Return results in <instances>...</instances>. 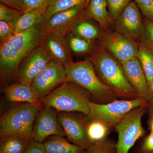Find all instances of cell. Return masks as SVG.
Returning <instances> with one entry per match:
<instances>
[{
    "label": "cell",
    "mask_w": 153,
    "mask_h": 153,
    "mask_svg": "<svg viewBox=\"0 0 153 153\" xmlns=\"http://www.w3.org/2000/svg\"><path fill=\"white\" fill-rule=\"evenodd\" d=\"M44 22L33 27L16 32L0 46V74L1 79L16 75L22 60L33 49L41 46L46 33Z\"/></svg>",
    "instance_id": "cell-1"
},
{
    "label": "cell",
    "mask_w": 153,
    "mask_h": 153,
    "mask_svg": "<svg viewBox=\"0 0 153 153\" xmlns=\"http://www.w3.org/2000/svg\"><path fill=\"white\" fill-rule=\"evenodd\" d=\"M88 59L101 81L117 97L126 100L139 98L129 82L121 63L102 47L100 46L96 48Z\"/></svg>",
    "instance_id": "cell-2"
},
{
    "label": "cell",
    "mask_w": 153,
    "mask_h": 153,
    "mask_svg": "<svg viewBox=\"0 0 153 153\" xmlns=\"http://www.w3.org/2000/svg\"><path fill=\"white\" fill-rule=\"evenodd\" d=\"M91 94L89 91L71 81H66L42 99L44 105L58 112L89 113Z\"/></svg>",
    "instance_id": "cell-3"
},
{
    "label": "cell",
    "mask_w": 153,
    "mask_h": 153,
    "mask_svg": "<svg viewBox=\"0 0 153 153\" xmlns=\"http://www.w3.org/2000/svg\"><path fill=\"white\" fill-rule=\"evenodd\" d=\"M66 81L74 82L89 91L97 100L111 102L117 97L104 84L96 72L88 58L77 62H72L65 66Z\"/></svg>",
    "instance_id": "cell-4"
},
{
    "label": "cell",
    "mask_w": 153,
    "mask_h": 153,
    "mask_svg": "<svg viewBox=\"0 0 153 153\" xmlns=\"http://www.w3.org/2000/svg\"><path fill=\"white\" fill-rule=\"evenodd\" d=\"M40 109L27 103L9 110L1 118L0 136H18L33 138V125Z\"/></svg>",
    "instance_id": "cell-5"
},
{
    "label": "cell",
    "mask_w": 153,
    "mask_h": 153,
    "mask_svg": "<svg viewBox=\"0 0 153 153\" xmlns=\"http://www.w3.org/2000/svg\"><path fill=\"white\" fill-rule=\"evenodd\" d=\"M149 103L141 99L114 100L100 104L91 102L89 113L86 116L87 122L98 120L111 128L115 126L129 112L139 107L148 106Z\"/></svg>",
    "instance_id": "cell-6"
},
{
    "label": "cell",
    "mask_w": 153,
    "mask_h": 153,
    "mask_svg": "<svg viewBox=\"0 0 153 153\" xmlns=\"http://www.w3.org/2000/svg\"><path fill=\"white\" fill-rule=\"evenodd\" d=\"M148 106L136 108L123 118L114 128L118 135L116 153H129L136 142L145 135L142 119Z\"/></svg>",
    "instance_id": "cell-7"
},
{
    "label": "cell",
    "mask_w": 153,
    "mask_h": 153,
    "mask_svg": "<svg viewBox=\"0 0 153 153\" xmlns=\"http://www.w3.org/2000/svg\"><path fill=\"white\" fill-rule=\"evenodd\" d=\"M100 46L121 63L137 57V42L115 31L104 32L100 39Z\"/></svg>",
    "instance_id": "cell-8"
},
{
    "label": "cell",
    "mask_w": 153,
    "mask_h": 153,
    "mask_svg": "<svg viewBox=\"0 0 153 153\" xmlns=\"http://www.w3.org/2000/svg\"><path fill=\"white\" fill-rule=\"evenodd\" d=\"M114 31L138 43L145 33L143 16L136 4L132 0L113 24Z\"/></svg>",
    "instance_id": "cell-9"
},
{
    "label": "cell",
    "mask_w": 153,
    "mask_h": 153,
    "mask_svg": "<svg viewBox=\"0 0 153 153\" xmlns=\"http://www.w3.org/2000/svg\"><path fill=\"white\" fill-rule=\"evenodd\" d=\"M65 66L52 60L36 76L31 85L42 100L66 81Z\"/></svg>",
    "instance_id": "cell-10"
},
{
    "label": "cell",
    "mask_w": 153,
    "mask_h": 153,
    "mask_svg": "<svg viewBox=\"0 0 153 153\" xmlns=\"http://www.w3.org/2000/svg\"><path fill=\"white\" fill-rule=\"evenodd\" d=\"M58 120L70 142L87 150L94 144L88 136L86 118L72 112H58Z\"/></svg>",
    "instance_id": "cell-11"
},
{
    "label": "cell",
    "mask_w": 153,
    "mask_h": 153,
    "mask_svg": "<svg viewBox=\"0 0 153 153\" xmlns=\"http://www.w3.org/2000/svg\"><path fill=\"white\" fill-rule=\"evenodd\" d=\"M52 136H66L54 109L44 105L39 110L33 125L32 137L38 142L43 143Z\"/></svg>",
    "instance_id": "cell-12"
},
{
    "label": "cell",
    "mask_w": 153,
    "mask_h": 153,
    "mask_svg": "<svg viewBox=\"0 0 153 153\" xmlns=\"http://www.w3.org/2000/svg\"><path fill=\"white\" fill-rule=\"evenodd\" d=\"M52 60L41 46L33 49L19 64L16 73L19 83L31 85L38 73Z\"/></svg>",
    "instance_id": "cell-13"
},
{
    "label": "cell",
    "mask_w": 153,
    "mask_h": 153,
    "mask_svg": "<svg viewBox=\"0 0 153 153\" xmlns=\"http://www.w3.org/2000/svg\"><path fill=\"white\" fill-rule=\"evenodd\" d=\"M86 7L77 6L54 14L43 23L44 28L48 32H53L66 37L71 33L74 24L83 16Z\"/></svg>",
    "instance_id": "cell-14"
},
{
    "label": "cell",
    "mask_w": 153,
    "mask_h": 153,
    "mask_svg": "<svg viewBox=\"0 0 153 153\" xmlns=\"http://www.w3.org/2000/svg\"><path fill=\"white\" fill-rule=\"evenodd\" d=\"M41 46L45 49L52 60L64 66L73 62L71 50L66 37L64 36L47 31Z\"/></svg>",
    "instance_id": "cell-15"
},
{
    "label": "cell",
    "mask_w": 153,
    "mask_h": 153,
    "mask_svg": "<svg viewBox=\"0 0 153 153\" xmlns=\"http://www.w3.org/2000/svg\"><path fill=\"white\" fill-rule=\"evenodd\" d=\"M129 82L137 94L139 98L150 102V89L146 77L137 57L121 63Z\"/></svg>",
    "instance_id": "cell-16"
},
{
    "label": "cell",
    "mask_w": 153,
    "mask_h": 153,
    "mask_svg": "<svg viewBox=\"0 0 153 153\" xmlns=\"http://www.w3.org/2000/svg\"><path fill=\"white\" fill-rule=\"evenodd\" d=\"M6 98L13 102H26L35 105L40 109L44 105L31 85L15 83L6 86L3 90Z\"/></svg>",
    "instance_id": "cell-17"
},
{
    "label": "cell",
    "mask_w": 153,
    "mask_h": 153,
    "mask_svg": "<svg viewBox=\"0 0 153 153\" xmlns=\"http://www.w3.org/2000/svg\"><path fill=\"white\" fill-rule=\"evenodd\" d=\"M106 0H89L83 16L94 20L104 32H109V19Z\"/></svg>",
    "instance_id": "cell-18"
},
{
    "label": "cell",
    "mask_w": 153,
    "mask_h": 153,
    "mask_svg": "<svg viewBox=\"0 0 153 153\" xmlns=\"http://www.w3.org/2000/svg\"><path fill=\"white\" fill-rule=\"evenodd\" d=\"M43 144L47 153H87L84 149L60 136L49 137Z\"/></svg>",
    "instance_id": "cell-19"
},
{
    "label": "cell",
    "mask_w": 153,
    "mask_h": 153,
    "mask_svg": "<svg viewBox=\"0 0 153 153\" xmlns=\"http://www.w3.org/2000/svg\"><path fill=\"white\" fill-rule=\"evenodd\" d=\"M49 4L45 5L34 10L23 13L13 25H11V27L15 32H19L28 30L40 23L44 22Z\"/></svg>",
    "instance_id": "cell-20"
},
{
    "label": "cell",
    "mask_w": 153,
    "mask_h": 153,
    "mask_svg": "<svg viewBox=\"0 0 153 153\" xmlns=\"http://www.w3.org/2000/svg\"><path fill=\"white\" fill-rule=\"evenodd\" d=\"M91 19L82 16L74 24L71 29V33L75 36L94 42L100 39L103 33H102L90 20Z\"/></svg>",
    "instance_id": "cell-21"
},
{
    "label": "cell",
    "mask_w": 153,
    "mask_h": 153,
    "mask_svg": "<svg viewBox=\"0 0 153 153\" xmlns=\"http://www.w3.org/2000/svg\"><path fill=\"white\" fill-rule=\"evenodd\" d=\"M137 58L146 77L149 86L153 80V48L145 41L138 43Z\"/></svg>",
    "instance_id": "cell-22"
},
{
    "label": "cell",
    "mask_w": 153,
    "mask_h": 153,
    "mask_svg": "<svg viewBox=\"0 0 153 153\" xmlns=\"http://www.w3.org/2000/svg\"><path fill=\"white\" fill-rule=\"evenodd\" d=\"M33 138L8 136L1 137L0 152L24 153Z\"/></svg>",
    "instance_id": "cell-23"
},
{
    "label": "cell",
    "mask_w": 153,
    "mask_h": 153,
    "mask_svg": "<svg viewBox=\"0 0 153 153\" xmlns=\"http://www.w3.org/2000/svg\"><path fill=\"white\" fill-rule=\"evenodd\" d=\"M89 0H51L48 5L44 22L52 15L79 5L87 6Z\"/></svg>",
    "instance_id": "cell-24"
},
{
    "label": "cell",
    "mask_w": 153,
    "mask_h": 153,
    "mask_svg": "<svg viewBox=\"0 0 153 153\" xmlns=\"http://www.w3.org/2000/svg\"><path fill=\"white\" fill-rule=\"evenodd\" d=\"M71 52L77 55L92 53L94 49V42L87 41L70 33L66 36Z\"/></svg>",
    "instance_id": "cell-25"
},
{
    "label": "cell",
    "mask_w": 153,
    "mask_h": 153,
    "mask_svg": "<svg viewBox=\"0 0 153 153\" xmlns=\"http://www.w3.org/2000/svg\"><path fill=\"white\" fill-rule=\"evenodd\" d=\"M111 128L108 126L100 121L88 122V136L94 144L99 142L107 138Z\"/></svg>",
    "instance_id": "cell-26"
},
{
    "label": "cell",
    "mask_w": 153,
    "mask_h": 153,
    "mask_svg": "<svg viewBox=\"0 0 153 153\" xmlns=\"http://www.w3.org/2000/svg\"><path fill=\"white\" fill-rule=\"evenodd\" d=\"M109 24L113 25L132 0H106Z\"/></svg>",
    "instance_id": "cell-27"
},
{
    "label": "cell",
    "mask_w": 153,
    "mask_h": 153,
    "mask_svg": "<svg viewBox=\"0 0 153 153\" xmlns=\"http://www.w3.org/2000/svg\"><path fill=\"white\" fill-rule=\"evenodd\" d=\"M116 143L107 138L105 140L94 143L86 150L87 153H116Z\"/></svg>",
    "instance_id": "cell-28"
},
{
    "label": "cell",
    "mask_w": 153,
    "mask_h": 153,
    "mask_svg": "<svg viewBox=\"0 0 153 153\" xmlns=\"http://www.w3.org/2000/svg\"><path fill=\"white\" fill-rule=\"evenodd\" d=\"M23 13L0 3V21L12 25L22 16Z\"/></svg>",
    "instance_id": "cell-29"
},
{
    "label": "cell",
    "mask_w": 153,
    "mask_h": 153,
    "mask_svg": "<svg viewBox=\"0 0 153 153\" xmlns=\"http://www.w3.org/2000/svg\"><path fill=\"white\" fill-rule=\"evenodd\" d=\"M143 16L153 22V0H133Z\"/></svg>",
    "instance_id": "cell-30"
},
{
    "label": "cell",
    "mask_w": 153,
    "mask_h": 153,
    "mask_svg": "<svg viewBox=\"0 0 153 153\" xmlns=\"http://www.w3.org/2000/svg\"><path fill=\"white\" fill-rule=\"evenodd\" d=\"M15 33V30L9 24L4 21H0L1 44L7 41Z\"/></svg>",
    "instance_id": "cell-31"
},
{
    "label": "cell",
    "mask_w": 153,
    "mask_h": 153,
    "mask_svg": "<svg viewBox=\"0 0 153 153\" xmlns=\"http://www.w3.org/2000/svg\"><path fill=\"white\" fill-rule=\"evenodd\" d=\"M145 33L142 40L153 48V22L143 16Z\"/></svg>",
    "instance_id": "cell-32"
},
{
    "label": "cell",
    "mask_w": 153,
    "mask_h": 153,
    "mask_svg": "<svg viewBox=\"0 0 153 153\" xmlns=\"http://www.w3.org/2000/svg\"><path fill=\"white\" fill-rule=\"evenodd\" d=\"M51 0H23L26 7L25 13H28L48 4Z\"/></svg>",
    "instance_id": "cell-33"
},
{
    "label": "cell",
    "mask_w": 153,
    "mask_h": 153,
    "mask_svg": "<svg viewBox=\"0 0 153 153\" xmlns=\"http://www.w3.org/2000/svg\"><path fill=\"white\" fill-rule=\"evenodd\" d=\"M24 153H47L43 143L36 142L33 139Z\"/></svg>",
    "instance_id": "cell-34"
},
{
    "label": "cell",
    "mask_w": 153,
    "mask_h": 153,
    "mask_svg": "<svg viewBox=\"0 0 153 153\" xmlns=\"http://www.w3.org/2000/svg\"><path fill=\"white\" fill-rule=\"evenodd\" d=\"M0 1L5 5L20 11L23 13L26 10V7L23 0H0Z\"/></svg>",
    "instance_id": "cell-35"
},
{
    "label": "cell",
    "mask_w": 153,
    "mask_h": 153,
    "mask_svg": "<svg viewBox=\"0 0 153 153\" xmlns=\"http://www.w3.org/2000/svg\"><path fill=\"white\" fill-rule=\"evenodd\" d=\"M142 150L145 152H153V132L150 133L145 138L141 144Z\"/></svg>",
    "instance_id": "cell-36"
},
{
    "label": "cell",
    "mask_w": 153,
    "mask_h": 153,
    "mask_svg": "<svg viewBox=\"0 0 153 153\" xmlns=\"http://www.w3.org/2000/svg\"><path fill=\"white\" fill-rule=\"evenodd\" d=\"M150 89L151 94V100L150 103H152L153 105V80L150 87Z\"/></svg>",
    "instance_id": "cell-37"
},
{
    "label": "cell",
    "mask_w": 153,
    "mask_h": 153,
    "mask_svg": "<svg viewBox=\"0 0 153 153\" xmlns=\"http://www.w3.org/2000/svg\"><path fill=\"white\" fill-rule=\"evenodd\" d=\"M149 128L151 130V131L153 132V117L151 118V120L149 121Z\"/></svg>",
    "instance_id": "cell-38"
},
{
    "label": "cell",
    "mask_w": 153,
    "mask_h": 153,
    "mask_svg": "<svg viewBox=\"0 0 153 153\" xmlns=\"http://www.w3.org/2000/svg\"><path fill=\"white\" fill-rule=\"evenodd\" d=\"M134 153H153V152H144V151L142 150L140 147V148H139V149H138Z\"/></svg>",
    "instance_id": "cell-39"
},
{
    "label": "cell",
    "mask_w": 153,
    "mask_h": 153,
    "mask_svg": "<svg viewBox=\"0 0 153 153\" xmlns=\"http://www.w3.org/2000/svg\"><path fill=\"white\" fill-rule=\"evenodd\" d=\"M0 153H1V152H0Z\"/></svg>",
    "instance_id": "cell-40"
}]
</instances>
